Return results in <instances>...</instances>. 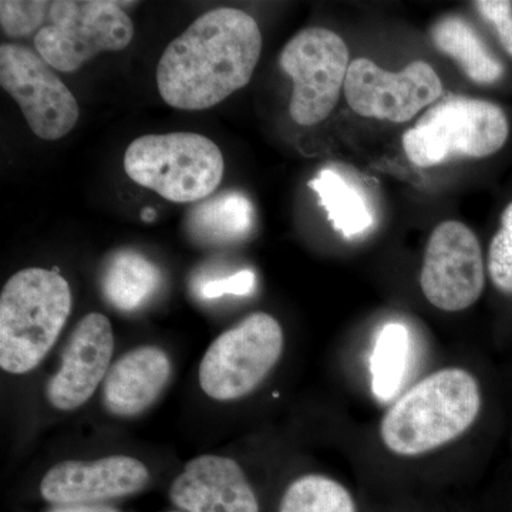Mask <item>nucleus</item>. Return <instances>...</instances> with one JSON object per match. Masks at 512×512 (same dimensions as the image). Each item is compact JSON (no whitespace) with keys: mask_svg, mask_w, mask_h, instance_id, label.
<instances>
[{"mask_svg":"<svg viewBox=\"0 0 512 512\" xmlns=\"http://www.w3.org/2000/svg\"><path fill=\"white\" fill-rule=\"evenodd\" d=\"M170 500L187 512H259L258 497L244 470L232 458H192L175 477Z\"/></svg>","mask_w":512,"mask_h":512,"instance_id":"nucleus-14","label":"nucleus"},{"mask_svg":"<svg viewBox=\"0 0 512 512\" xmlns=\"http://www.w3.org/2000/svg\"><path fill=\"white\" fill-rule=\"evenodd\" d=\"M167 512H187V511L174 510V511H167Z\"/></svg>","mask_w":512,"mask_h":512,"instance_id":"nucleus-28","label":"nucleus"},{"mask_svg":"<svg viewBox=\"0 0 512 512\" xmlns=\"http://www.w3.org/2000/svg\"><path fill=\"white\" fill-rule=\"evenodd\" d=\"M309 187L318 194L330 224L342 237L356 238L372 228L373 214L365 198L332 168L320 170Z\"/></svg>","mask_w":512,"mask_h":512,"instance_id":"nucleus-19","label":"nucleus"},{"mask_svg":"<svg viewBox=\"0 0 512 512\" xmlns=\"http://www.w3.org/2000/svg\"><path fill=\"white\" fill-rule=\"evenodd\" d=\"M124 3L107 0H57L50 3L47 25L37 32V53L53 69L79 70L103 52H120L130 45L134 25Z\"/></svg>","mask_w":512,"mask_h":512,"instance_id":"nucleus-6","label":"nucleus"},{"mask_svg":"<svg viewBox=\"0 0 512 512\" xmlns=\"http://www.w3.org/2000/svg\"><path fill=\"white\" fill-rule=\"evenodd\" d=\"M113 352L110 320L96 312L84 316L70 336L60 369L47 383L49 403L62 412H72L89 402L109 373Z\"/></svg>","mask_w":512,"mask_h":512,"instance_id":"nucleus-13","label":"nucleus"},{"mask_svg":"<svg viewBox=\"0 0 512 512\" xmlns=\"http://www.w3.org/2000/svg\"><path fill=\"white\" fill-rule=\"evenodd\" d=\"M284 352V330L274 316L256 312L218 336L202 357L201 389L218 402L254 392Z\"/></svg>","mask_w":512,"mask_h":512,"instance_id":"nucleus-7","label":"nucleus"},{"mask_svg":"<svg viewBox=\"0 0 512 512\" xmlns=\"http://www.w3.org/2000/svg\"><path fill=\"white\" fill-rule=\"evenodd\" d=\"M141 218H143V221L153 222L156 220V210H153V208H144V210L141 211Z\"/></svg>","mask_w":512,"mask_h":512,"instance_id":"nucleus-27","label":"nucleus"},{"mask_svg":"<svg viewBox=\"0 0 512 512\" xmlns=\"http://www.w3.org/2000/svg\"><path fill=\"white\" fill-rule=\"evenodd\" d=\"M255 285L254 272L245 269L228 278L205 282L201 288V295L205 299H217L225 295L245 296L254 291Z\"/></svg>","mask_w":512,"mask_h":512,"instance_id":"nucleus-25","label":"nucleus"},{"mask_svg":"<svg viewBox=\"0 0 512 512\" xmlns=\"http://www.w3.org/2000/svg\"><path fill=\"white\" fill-rule=\"evenodd\" d=\"M0 84L19 104L30 130L42 140H60L76 126L80 116L76 97L39 53L3 43Z\"/></svg>","mask_w":512,"mask_h":512,"instance_id":"nucleus-9","label":"nucleus"},{"mask_svg":"<svg viewBox=\"0 0 512 512\" xmlns=\"http://www.w3.org/2000/svg\"><path fill=\"white\" fill-rule=\"evenodd\" d=\"M261 52V29L251 15L234 8L210 10L165 47L157 66L158 92L174 109H211L251 82Z\"/></svg>","mask_w":512,"mask_h":512,"instance_id":"nucleus-1","label":"nucleus"},{"mask_svg":"<svg viewBox=\"0 0 512 512\" xmlns=\"http://www.w3.org/2000/svg\"><path fill=\"white\" fill-rule=\"evenodd\" d=\"M488 274L501 292L512 295V202L501 217V227L488 251Z\"/></svg>","mask_w":512,"mask_h":512,"instance_id":"nucleus-23","label":"nucleus"},{"mask_svg":"<svg viewBox=\"0 0 512 512\" xmlns=\"http://www.w3.org/2000/svg\"><path fill=\"white\" fill-rule=\"evenodd\" d=\"M474 8L490 23L500 37L501 45L512 56V3L505 0H480Z\"/></svg>","mask_w":512,"mask_h":512,"instance_id":"nucleus-24","label":"nucleus"},{"mask_svg":"<svg viewBox=\"0 0 512 512\" xmlns=\"http://www.w3.org/2000/svg\"><path fill=\"white\" fill-rule=\"evenodd\" d=\"M150 471L143 461L110 456L96 461H63L50 468L40 495L52 505H94L143 491Z\"/></svg>","mask_w":512,"mask_h":512,"instance_id":"nucleus-12","label":"nucleus"},{"mask_svg":"<svg viewBox=\"0 0 512 512\" xmlns=\"http://www.w3.org/2000/svg\"><path fill=\"white\" fill-rule=\"evenodd\" d=\"M128 177L171 202L210 197L224 177V157L210 138L177 131L131 141L124 154Z\"/></svg>","mask_w":512,"mask_h":512,"instance_id":"nucleus-4","label":"nucleus"},{"mask_svg":"<svg viewBox=\"0 0 512 512\" xmlns=\"http://www.w3.org/2000/svg\"><path fill=\"white\" fill-rule=\"evenodd\" d=\"M485 266L480 242L463 222L444 221L431 232L420 272L424 298L444 312H461L483 295Z\"/></svg>","mask_w":512,"mask_h":512,"instance_id":"nucleus-10","label":"nucleus"},{"mask_svg":"<svg viewBox=\"0 0 512 512\" xmlns=\"http://www.w3.org/2000/svg\"><path fill=\"white\" fill-rule=\"evenodd\" d=\"M171 377V360L156 346L130 350L110 367L103 386L107 412L136 417L160 397Z\"/></svg>","mask_w":512,"mask_h":512,"instance_id":"nucleus-15","label":"nucleus"},{"mask_svg":"<svg viewBox=\"0 0 512 512\" xmlns=\"http://www.w3.org/2000/svg\"><path fill=\"white\" fill-rule=\"evenodd\" d=\"M47 512H120L107 504L94 505H52Z\"/></svg>","mask_w":512,"mask_h":512,"instance_id":"nucleus-26","label":"nucleus"},{"mask_svg":"<svg viewBox=\"0 0 512 512\" xmlns=\"http://www.w3.org/2000/svg\"><path fill=\"white\" fill-rule=\"evenodd\" d=\"M410 357L409 329L402 323H386L377 335L370 356L373 394L389 402L402 387Z\"/></svg>","mask_w":512,"mask_h":512,"instance_id":"nucleus-20","label":"nucleus"},{"mask_svg":"<svg viewBox=\"0 0 512 512\" xmlns=\"http://www.w3.org/2000/svg\"><path fill=\"white\" fill-rule=\"evenodd\" d=\"M431 40L441 53L453 59L468 79L493 84L503 77V64L484 45L473 26L458 16H446L431 29Z\"/></svg>","mask_w":512,"mask_h":512,"instance_id":"nucleus-18","label":"nucleus"},{"mask_svg":"<svg viewBox=\"0 0 512 512\" xmlns=\"http://www.w3.org/2000/svg\"><path fill=\"white\" fill-rule=\"evenodd\" d=\"M278 512H356V504L338 481L308 474L288 485Z\"/></svg>","mask_w":512,"mask_h":512,"instance_id":"nucleus-21","label":"nucleus"},{"mask_svg":"<svg viewBox=\"0 0 512 512\" xmlns=\"http://www.w3.org/2000/svg\"><path fill=\"white\" fill-rule=\"evenodd\" d=\"M160 284V269L134 251L116 252L101 275L104 299L121 312L137 311L153 298Z\"/></svg>","mask_w":512,"mask_h":512,"instance_id":"nucleus-17","label":"nucleus"},{"mask_svg":"<svg viewBox=\"0 0 512 512\" xmlns=\"http://www.w3.org/2000/svg\"><path fill=\"white\" fill-rule=\"evenodd\" d=\"M254 222V205L249 198L238 191H227L200 201L185 224L190 237L200 244L224 245L247 237Z\"/></svg>","mask_w":512,"mask_h":512,"instance_id":"nucleus-16","label":"nucleus"},{"mask_svg":"<svg viewBox=\"0 0 512 512\" xmlns=\"http://www.w3.org/2000/svg\"><path fill=\"white\" fill-rule=\"evenodd\" d=\"M507 116L490 101L451 97L424 113L403 136V150L416 167L430 168L460 158H485L503 148Z\"/></svg>","mask_w":512,"mask_h":512,"instance_id":"nucleus-5","label":"nucleus"},{"mask_svg":"<svg viewBox=\"0 0 512 512\" xmlns=\"http://www.w3.org/2000/svg\"><path fill=\"white\" fill-rule=\"evenodd\" d=\"M480 410L476 377L447 367L424 377L394 402L380 423V437L396 456H423L466 433Z\"/></svg>","mask_w":512,"mask_h":512,"instance_id":"nucleus-2","label":"nucleus"},{"mask_svg":"<svg viewBox=\"0 0 512 512\" xmlns=\"http://www.w3.org/2000/svg\"><path fill=\"white\" fill-rule=\"evenodd\" d=\"M52 2H22L2 0L0 2V25L9 37H26L43 28Z\"/></svg>","mask_w":512,"mask_h":512,"instance_id":"nucleus-22","label":"nucleus"},{"mask_svg":"<svg viewBox=\"0 0 512 512\" xmlns=\"http://www.w3.org/2000/svg\"><path fill=\"white\" fill-rule=\"evenodd\" d=\"M279 66L293 83L289 103L292 120L311 127L328 119L348 77L345 40L329 29H303L286 43Z\"/></svg>","mask_w":512,"mask_h":512,"instance_id":"nucleus-8","label":"nucleus"},{"mask_svg":"<svg viewBox=\"0 0 512 512\" xmlns=\"http://www.w3.org/2000/svg\"><path fill=\"white\" fill-rule=\"evenodd\" d=\"M343 93L350 109L359 116L406 123L440 99L443 83L423 60L400 72H389L362 57L350 63Z\"/></svg>","mask_w":512,"mask_h":512,"instance_id":"nucleus-11","label":"nucleus"},{"mask_svg":"<svg viewBox=\"0 0 512 512\" xmlns=\"http://www.w3.org/2000/svg\"><path fill=\"white\" fill-rule=\"evenodd\" d=\"M72 312L69 282L57 271L26 268L0 295V367L10 375L35 370L55 346Z\"/></svg>","mask_w":512,"mask_h":512,"instance_id":"nucleus-3","label":"nucleus"}]
</instances>
